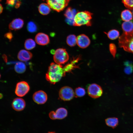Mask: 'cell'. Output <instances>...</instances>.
I'll use <instances>...</instances> for the list:
<instances>
[{
  "label": "cell",
  "instance_id": "cell-1",
  "mask_svg": "<svg viewBox=\"0 0 133 133\" xmlns=\"http://www.w3.org/2000/svg\"><path fill=\"white\" fill-rule=\"evenodd\" d=\"M66 73L62 65L52 63L49 67L46 78L50 83L54 84L65 76Z\"/></svg>",
  "mask_w": 133,
  "mask_h": 133
},
{
  "label": "cell",
  "instance_id": "cell-2",
  "mask_svg": "<svg viewBox=\"0 0 133 133\" xmlns=\"http://www.w3.org/2000/svg\"><path fill=\"white\" fill-rule=\"evenodd\" d=\"M119 47L125 51L133 53V31L123 32L118 40Z\"/></svg>",
  "mask_w": 133,
  "mask_h": 133
},
{
  "label": "cell",
  "instance_id": "cell-3",
  "mask_svg": "<svg viewBox=\"0 0 133 133\" xmlns=\"http://www.w3.org/2000/svg\"><path fill=\"white\" fill-rule=\"evenodd\" d=\"M92 15V13L87 11L77 12L74 18L73 25L78 26L84 25L90 26Z\"/></svg>",
  "mask_w": 133,
  "mask_h": 133
},
{
  "label": "cell",
  "instance_id": "cell-4",
  "mask_svg": "<svg viewBox=\"0 0 133 133\" xmlns=\"http://www.w3.org/2000/svg\"><path fill=\"white\" fill-rule=\"evenodd\" d=\"M69 59L68 54L65 49L59 48L55 51L53 59L56 63L60 65L64 64L68 61Z\"/></svg>",
  "mask_w": 133,
  "mask_h": 133
},
{
  "label": "cell",
  "instance_id": "cell-5",
  "mask_svg": "<svg viewBox=\"0 0 133 133\" xmlns=\"http://www.w3.org/2000/svg\"><path fill=\"white\" fill-rule=\"evenodd\" d=\"M69 0H47V4L53 10L59 12L68 5Z\"/></svg>",
  "mask_w": 133,
  "mask_h": 133
},
{
  "label": "cell",
  "instance_id": "cell-6",
  "mask_svg": "<svg viewBox=\"0 0 133 133\" xmlns=\"http://www.w3.org/2000/svg\"><path fill=\"white\" fill-rule=\"evenodd\" d=\"M59 95L61 99L65 101L69 100L74 96V92L70 87L65 86L62 87L60 90Z\"/></svg>",
  "mask_w": 133,
  "mask_h": 133
},
{
  "label": "cell",
  "instance_id": "cell-7",
  "mask_svg": "<svg viewBox=\"0 0 133 133\" xmlns=\"http://www.w3.org/2000/svg\"><path fill=\"white\" fill-rule=\"evenodd\" d=\"M87 92L90 96L95 99L99 98L103 93L102 90L101 86L96 83H92L89 86Z\"/></svg>",
  "mask_w": 133,
  "mask_h": 133
},
{
  "label": "cell",
  "instance_id": "cell-8",
  "mask_svg": "<svg viewBox=\"0 0 133 133\" xmlns=\"http://www.w3.org/2000/svg\"><path fill=\"white\" fill-rule=\"evenodd\" d=\"M30 87L26 82L22 81L17 83L15 90L16 94L18 96L22 97L25 95L29 92Z\"/></svg>",
  "mask_w": 133,
  "mask_h": 133
},
{
  "label": "cell",
  "instance_id": "cell-9",
  "mask_svg": "<svg viewBox=\"0 0 133 133\" xmlns=\"http://www.w3.org/2000/svg\"><path fill=\"white\" fill-rule=\"evenodd\" d=\"M34 102L38 104H43L47 101L48 97L47 94L44 91L39 90L35 92L33 96Z\"/></svg>",
  "mask_w": 133,
  "mask_h": 133
},
{
  "label": "cell",
  "instance_id": "cell-10",
  "mask_svg": "<svg viewBox=\"0 0 133 133\" xmlns=\"http://www.w3.org/2000/svg\"><path fill=\"white\" fill-rule=\"evenodd\" d=\"M90 41L89 38L84 34L79 35L77 37V44L82 48H85L90 44Z\"/></svg>",
  "mask_w": 133,
  "mask_h": 133
},
{
  "label": "cell",
  "instance_id": "cell-11",
  "mask_svg": "<svg viewBox=\"0 0 133 133\" xmlns=\"http://www.w3.org/2000/svg\"><path fill=\"white\" fill-rule=\"evenodd\" d=\"M75 10L70 7H68L65 11L64 15L66 18V21L70 25H74V19L77 13Z\"/></svg>",
  "mask_w": 133,
  "mask_h": 133
},
{
  "label": "cell",
  "instance_id": "cell-12",
  "mask_svg": "<svg viewBox=\"0 0 133 133\" xmlns=\"http://www.w3.org/2000/svg\"><path fill=\"white\" fill-rule=\"evenodd\" d=\"M13 109L17 111H20L25 108L26 103L24 100L22 98H17L14 99L12 103Z\"/></svg>",
  "mask_w": 133,
  "mask_h": 133
},
{
  "label": "cell",
  "instance_id": "cell-13",
  "mask_svg": "<svg viewBox=\"0 0 133 133\" xmlns=\"http://www.w3.org/2000/svg\"><path fill=\"white\" fill-rule=\"evenodd\" d=\"M35 40L38 44L41 45H47L50 42L48 36L42 33H39L36 34L35 37Z\"/></svg>",
  "mask_w": 133,
  "mask_h": 133
},
{
  "label": "cell",
  "instance_id": "cell-14",
  "mask_svg": "<svg viewBox=\"0 0 133 133\" xmlns=\"http://www.w3.org/2000/svg\"><path fill=\"white\" fill-rule=\"evenodd\" d=\"M24 24L23 19L20 18L15 19L10 23L9 25V28L11 30H18L22 28Z\"/></svg>",
  "mask_w": 133,
  "mask_h": 133
},
{
  "label": "cell",
  "instance_id": "cell-15",
  "mask_svg": "<svg viewBox=\"0 0 133 133\" xmlns=\"http://www.w3.org/2000/svg\"><path fill=\"white\" fill-rule=\"evenodd\" d=\"M32 56V54L30 52L24 50H22L18 52L17 58L20 61H26L31 59Z\"/></svg>",
  "mask_w": 133,
  "mask_h": 133
},
{
  "label": "cell",
  "instance_id": "cell-16",
  "mask_svg": "<svg viewBox=\"0 0 133 133\" xmlns=\"http://www.w3.org/2000/svg\"><path fill=\"white\" fill-rule=\"evenodd\" d=\"M39 12L43 15L48 14L50 11V7L47 4L43 3L41 4L38 8Z\"/></svg>",
  "mask_w": 133,
  "mask_h": 133
},
{
  "label": "cell",
  "instance_id": "cell-17",
  "mask_svg": "<svg viewBox=\"0 0 133 133\" xmlns=\"http://www.w3.org/2000/svg\"><path fill=\"white\" fill-rule=\"evenodd\" d=\"M56 119H62L65 118L67 114V110L63 108L57 109L55 112Z\"/></svg>",
  "mask_w": 133,
  "mask_h": 133
},
{
  "label": "cell",
  "instance_id": "cell-18",
  "mask_svg": "<svg viewBox=\"0 0 133 133\" xmlns=\"http://www.w3.org/2000/svg\"><path fill=\"white\" fill-rule=\"evenodd\" d=\"M124 72L127 75L131 74L133 71V64L132 62L128 60L124 62Z\"/></svg>",
  "mask_w": 133,
  "mask_h": 133
},
{
  "label": "cell",
  "instance_id": "cell-19",
  "mask_svg": "<svg viewBox=\"0 0 133 133\" xmlns=\"http://www.w3.org/2000/svg\"><path fill=\"white\" fill-rule=\"evenodd\" d=\"M123 32H130L133 31V23L132 21H125L122 25Z\"/></svg>",
  "mask_w": 133,
  "mask_h": 133
},
{
  "label": "cell",
  "instance_id": "cell-20",
  "mask_svg": "<svg viewBox=\"0 0 133 133\" xmlns=\"http://www.w3.org/2000/svg\"><path fill=\"white\" fill-rule=\"evenodd\" d=\"M122 19L125 21H130L133 18V15L131 12L129 10L123 11L121 14Z\"/></svg>",
  "mask_w": 133,
  "mask_h": 133
},
{
  "label": "cell",
  "instance_id": "cell-21",
  "mask_svg": "<svg viewBox=\"0 0 133 133\" xmlns=\"http://www.w3.org/2000/svg\"><path fill=\"white\" fill-rule=\"evenodd\" d=\"M105 122L108 126L115 128L118 125V118L116 117H109L105 119Z\"/></svg>",
  "mask_w": 133,
  "mask_h": 133
},
{
  "label": "cell",
  "instance_id": "cell-22",
  "mask_svg": "<svg viewBox=\"0 0 133 133\" xmlns=\"http://www.w3.org/2000/svg\"><path fill=\"white\" fill-rule=\"evenodd\" d=\"M26 67L25 64L21 62H18L16 63L14 69L16 72L18 73H23L25 71Z\"/></svg>",
  "mask_w": 133,
  "mask_h": 133
},
{
  "label": "cell",
  "instance_id": "cell-23",
  "mask_svg": "<svg viewBox=\"0 0 133 133\" xmlns=\"http://www.w3.org/2000/svg\"><path fill=\"white\" fill-rule=\"evenodd\" d=\"M110 39L113 40L117 39L119 36V33L118 31L115 29L110 30L107 33L104 32Z\"/></svg>",
  "mask_w": 133,
  "mask_h": 133
},
{
  "label": "cell",
  "instance_id": "cell-24",
  "mask_svg": "<svg viewBox=\"0 0 133 133\" xmlns=\"http://www.w3.org/2000/svg\"><path fill=\"white\" fill-rule=\"evenodd\" d=\"M66 42L69 46H74L77 44V37L74 35L70 34L67 36Z\"/></svg>",
  "mask_w": 133,
  "mask_h": 133
},
{
  "label": "cell",
  "instance_id": "cell-25",
  "mask_svg": "<svg viewBox=\"0 0 133 133\" xmlns=\"http://www.w3.org/2000/svg\"><path fill=\"white\" fill-rule=\"evenodd\" d=\"M24 45L25 49L28 50H30L35 48L36 44L34 41L32 39L29 38L26 40Z\"/></svg>",
  "mask_w": 133,
  "mask_h": 133
},
{
  "label": "cell",
  "instance_id": "cell-26",
  "mask_svg": "<svg viewBox=\"0 0 133 133\" xmlns=\"http://www.w3.org/2000/svg\"><path fill=\"white\" fill-rule=\"evenodd\" d=\"M27 28L28 31L31 33H34L36 32L37 29L36 25L33 21H30L28 23Z\"/></svg>",
  "mask_w": 133,
  "mask_h": 133
},
{
  "label": "cell",
  "instance_id": "cell-27",
  "mask_svg": "<svg viewBox=\"0 0 133 133\" xmlns=\"http://www.w3.org/2000/svg\"><path fill=\"white\" fill-rule=\"evenodd\" d=\"M85 94V90L83 88L79 87L76 88L75 89V94L77 97H83Z\"/></svg>",
  "mask_w": 133,
  "mask_h": 133
},
{
  "label": "cell",
  "instance_id": "cell-28",
  "mask_svg": "<svg viewBox=\"0 0 133 133\" xmlns=\"http://www.w3.org/2000/svg\"><path fill=\"white\" fill-rule=\"evenodd\" d=\"M122 2L127 8L133 10V0H122Z\"/></svg>",
  "mask_w": 133,
  "mask_h": 133
},
{
  "label": "cell",
  "instance_id": "cell-29",
  "mask_svg": "<svg viewBox=\"0 0 133 133\" xmlns=\"http://www.w3.org/2000/svg\"><path fill=\"white\" fill-rule=\"evenodd\" d=\"M109 47L111 54L115 58L116 52V45L113 43H111L109 44Z\"/></svg>",
  "mask_w": 133,
  "mask_h": 133
},
{
  "label": "cell",
  "instance_id": "cell-30",
  "mask_svg": "<svg viewBox=\"0 0 133 133\" xmlns=\"http://www.w3.org/2000/svg\"><path fill=\"white\" fill-rule=\"evenodd\" d=\"M4 36L5 37L7 38L10 41L12 40L13 37L12 34L11 32L6 33L5 34Z\"/></svg>",
  "mask_w": 133,
  "mask_h": 133
},
{
  "label": "cell",
  "instance_id": "cell-31",
  "mask_svg": "<svg viewBox=\"0 0 133 133\" xmlns=\"http://www.w3.org/2000/svg\"><path fill=\"white\" fill-rule=\"evenodd\" d=\"M50 117L51 119L54 120L56 119L55 112L51 111L50 112L49 114Z\"/></svg>",
  "mask_w": 133,
  "mask_h": 133
},
{
  "label": "cell",
  "instance_id": "cell-32",
  "mask_svg": "<svg viewBox=\"0 0 133 133\" xmlns=\"http://www.w3.org/2000/svg\"><path fill=\"white\" fill-rule=\"evenodd\" d=\"M16 0H6V3L10 5H13L15 3Z\"/></svg>",
  "mask_w": 133,
  "mask_h": 133
},
{
  "label": "cell",
  "instance_id": "cell-33",
  "mask_svg": "<svg viewBox=\"0 0 133 133\" xmlns=\"http://www.w3.org/2000/svg\"><path fill=\"white\" fill-rule=\"evenodd\" d=\"M2 57L4 60L5 62H7V57L5 54H3L2 56Z\"/></svg>",
  "mask_w": 133,
  "mask_h": 133
},
{
  "label": "cell",
  "instance_id": "cell-34",
  "mask_svg": "<svg viewBox=\"0 0 133 133\" xmlns=\"http://www.w3.org/2000/svg\"><path fill=\"white\" fill-rule=\"evenodd\" d=\"M3 7L1 5V4H0V14H1L3 10Z\"/></svg>",
  "mask_w": 133,
  "mask_h": 133
},
{
  "label": "cell",
  "instance_id": "cell-35",
  "mask_svg": "<svg viewBox=\"0 0 133 133\" xmlns=\"http://www.w3.org/2000/svg\"><path fill=\"white\" fill-rule=\"evenodd\" d=\"M55 52V51L54 50H51L50 51L51 53L53 54H54Z\"/></svg>",
  "mask_w": 133,
  "mask_h": 133
},
{
  "label": "cell",
  "instance_id": "cell-36",
  "mask_svg": "<svg viewBox=\"0 0 133 133\" xmlns=\"http://www.w3.org/2000/svg\"><path fill=\"white\" fill-rule=\"evenodd\" d=\"M48 133H56L55 132H48Z\"/></svg>",
  "mask_w": 133,
  "mask_h": 133
},
{
  "label": "cell",
  "instance_id": "cell-37",
  "mask_svg": "<svg viewBox=\"0 0 133 133\" xmlns=\"http://www.w3.org/2000/svg\"></svg>",
  "mask_w": 133,
  "mask_h": 133
},
{
  "label": "cell",
  "instance_id": "cell-38",
  "mask_svg": "<svg viewBox=\"0 0 133 133\" xmlns=\"http://www.w3.org/2000/svg\"><path fill=\"white\" fill-rule=\"evenodd\" d=\"M0 1H1V0H0Z\"/></svg>",
  "mask_w": 133,
  "mask_h": 133
},
{
  "label": "cell",
  "instance_id": "cell-39",
  "mask_svg": "<svg viewBox=\"0 0 133 133\" xmlns=\"http://www.w3.org/2000/svg\"></svg>",
  "mask_w": 133,
  "mask_h": 133
},
{
  "label": "cell",
  "instance_id": "cell-40",
  "mask_svg": "<svg viewBox=\"0 0 133 133\" xmlns=\"http://www.w3.org/2000/svg\"></svg>",
  "mask_w": 133,
  "mask_h": 133
}]
</instances>
